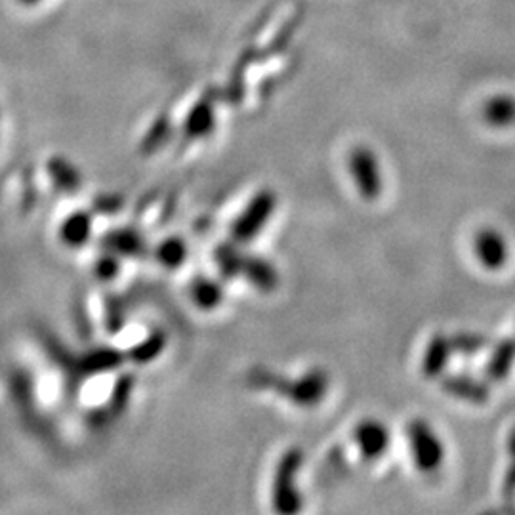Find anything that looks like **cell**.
<instances>
[{
	"label": "cell",
	"mask_w": 515,
	"mask_h": 515,
	"mask_svg": "<svg viewBox=\"0 0 515 515\" xmlns=\"http://www.w3.org/2000/svg\"><path fill=\"white\" fill-rule=\"evenodd\" d=\"M409 445L414 464L422 472H435L445 460V445L432 426L424 420L409 424Z\"/></svg>",
	"instance_id": "obj_1"
},
{
	"label": "cell",
	"mask_w": 515,
	"mask_h": 515,
	"mask_svg": "<svg viewBox=\"0 0 515 515\" xmlns=\"http://www.w3.org/2000/svg\"><path fill=\"white\" fill-rule=\"evenodd\" d=\"M302 464V453L298 449L289 451L279 462L275 481H273V502L283 514L300 510V495L296 491V474Z\"/></svg>",
	"instance_id": "obj_2"
},
{
	"label": "cell",
	"mask_w": 515,
	"mask_h": 515,
	"mask_svg": "<svg viewBox=\"0 0 515 515\" xmlns=\"http://www.w3.org/2000/svg\"><path fill=\"white\" fill-rule=\"evenodd\" d=\"M472 250H474L475 260L483 268H504L506 262L510 260V243L495 227L479 229L472 241Z\"/></svg>",
	"instance_id": "obj_3"
},
{
	"label": "cell",
	"mask_w": 515,
	"mask_h": 515,
	"mask_svg": "<svg viewBox=\"0 0 515 515\" xmlns=\"http://www.w3.org/2000/svg\"><path fill=\"white\" fill-rule=\"evenodd\" d=\"M350 170L353 180L365 199H376L382 191V176L378 159L367 147H357L350 155Z\"/></svg>",
	"instance_id": "obj_4"
},
{
	"label": "cell",
	"mask_w": 515,
	"mask_h": 515,
	"mask_svg": "<svg viewBox=\"0 0 515 515\" xmlns=\"http://www.w3.org/2000/svg\"><path fill=\"white\" fill-rule=\"evenodd\" d=\"M273 208H275V195L271 191L258 193L247 210L235 222L233 237L241 243L250 241L256 233H260L262 227L266 226L269 216L273 214Z\"/></svg>",
	"instance_id": "obj_5"
},
{
	"label": "cell",
	"mask_w": 515,
	"mask_h": 515,
	"mask_svg": "<svg viewBox=\"0 0 515 515\" xmlns=\"http://www.w3.org/2000/svg\"><path fill=\"white\" fill-rule=\"evenodd\" d=\"M355 441L365 458H380L390 447V432L382 422L367 420L355 430Z\"/></svg>",
	"instance_id": "obj_6"
},
{
	"label": "cell",
	"mask_w": 515,
	"mask_h": 515,
	"mask_svg": "<svg viewBox=\"0 0 515 515\" xmlns=\"http://www.w3.org/2000/svg\"><path fill=\"white\" fill-rule=\"evenodd\" d=\"M483 121L493 128H512L515 124V96L496 94L491 96L483 109Z\"/></svg>",
	"instance_id": "obj_7"
},
{
	"label": "cell",
	"mask_w": 515,
	"mask_h": 515,
	"mask_svg": "<svg viewBox=\"0 0 515 515\" xmlns=\"http://www.w3.org/2000/svg\"><path fill=\"white\" fill-rule=\"evenodd\" d=\"M325 390H327V376L323 372H311L300 382L290 386L289 395L292 401L300 405H313L323 397Z\"/></svg>",
	"instance_id": "obj_8"
},
{
	"label": "cell",
	"mask_w": 515,
	"mask_h": 515,
	"mask_svg": "<svg viewBox=\"0 0 515 515\" xmlns=\"http://www.w3.org/2000/svg\"><path fill=\"white\" fill-rule=\"evenodd\" d=\"M214 128V109L208 102H199L189 113L186 121V132L189 138L206 136Z\"/></svg>",
	"instance_id": "obj_9"
},
{
	"label": "cell",
	"mask_w": 515,
	"mask_h": 515,
	"mask_svg": "<svg viewBox=\"0 0 515 515\" xmlns=\"http://www.w3.org/2000/svg\"><path fill=\"white\" fill-rule=\"evenodd\" d=\"M62 241L69 247H81L90 235V218L86 214H73L62 226Z\"/></svg>",
	"instance_id": "obj_10"
},
{
	"label": "cell",
	"mask_w": 515,
	"mask_h": 515,
	"mask_svg": "<svg viewBox=\"0 0 515 515\" xmlns=\"http://www.w3.org/2000/svg\"><path fill=\"white\" fill-rule=\"evenodd\" d=\"M241 269H245L248 279L262 290H271L277 285V273L266 262L248 258V262L241 264Z\"/></svg>",
	"instance_id": "obj_11"
},
{
	"label": "cell",
	"mask_w": 515,
	"mask_h": 515,
	"mask_svg": "<svg viewBox=\"0 0 515 515\" xmlns=\"http://www.w3.org/2000/svg\"><path fill=\"white\" fill-rule=\"evenodd\" d=\"M193 298H195L197 306H201V308H214V306H218L220 300H222V290H220V287H218L216 283L203 279V281H197V283H195V287H193Z\"/></svg>",
	"instance_id": "obj_12"
},
{
	"label": "cell",
	"mask_w": 515,
	"mask_h": 515,
	"mask_svg": "<svg viewBox=\"0 0 515 515\" xmlns=\"http://www.w3.org/2000/svg\"><path fill=\"white\" fill-rule=\"evenodd\" d=\"M48 170H50V174L54 176L56 186L67 189V191H71V189H75V187L79 186V176H77L75 168L69 165V163L62 161V159H54V161L48 165Z\"/></svg>",
	"instance_id": "obj_13"
},
{
	"label": "cell",
	"mask_w": 515,
	"mask_h": 515,
	"mask_svg": "<svg viewBox=\"0 0 515 515\" xmlns=\"http://www.w3.org/2000/svg\"><path fill=\"white\" fill-rule=\"evenodd\" d=\"M184 258H186V245L180 239H168L159 248V260L168 268L180 266Z\"/></svg>",
	"instance_id": "obj_14"
},
{
	"label": "cell",
	"mask_w": 515,
	"mask_h": 515,
	"mask_svg": "<svg viewBox=\"0 0 515 515\" xmlns=\"http://www.w3.org/2000/svg\"><path fill=\"white\" fill-rule=\"evenodd\" d=\"M119 361H121V357L115 351H96V353L88 355L83 367L86 371H102V369L117 367Z\"/></svg>",
	"instance_id": "obj_15"
},
{
	"label": "cell",
	"mask_w": 515,
	"mask_h": 515,
	"mask_svg": "<svg viewBox=\"0 0 515 515\" xmlns=\"http://www.w3.org/2000/svg\"><path fill=\"white\" fill-rule=\"evenodd\" d=\"M445 353H447L445 342H441L439 338L433 340L432 346L428 348V353H426V357H424V369H426V372L435 374V372L439 371V369H441L439 355H445Z\"/></svg>",
	"instance_id": "obj_16"
},
{
	"label": "cell",
	"mask_w": 515,
	"mask_h": 515,
	"mask_svg": "<svg viewBox=\"0 0 515 515\" xmlns=\"http://www.w3.org/2000/svg\"><path fill=\"white\" fill-rule=\"evenodd\" d=\"M111 247L121 250V252H136L140 248V241L134 233L130 231H123V233H117L113 235L111 239Z\"/></svg>",
	"instance_id": "obj_17"
},
{
	"label": "cell",
	"mask_w": 515,
	"mask_h": 515,
	"mask_svg": "<svg viewBox=\"0 0 515 515\" xmlns=\"http://www.w3.org/2000/svg\"><path fill=\"white\" fill-rule=\"evenodd\" d=\"M161 350H163V338L153 336L149 342H145L144 346H140V350L136 351V359L138 361H149L155 355H159Z\"/></svg>",
	"instance_id": "obj_18"
},
{
	"label": "cell",
	"mask_w": 515,
	"mask_h": 515,
	"mask_svg": "<svg viewBox=\"0 0 515 515\" xmlns=\"http://www.w3.org/2000/svg\"><path fill=\"white\" fill-rule=\"evenodd\" d=\"M18 2L23 4V6H35V4H39L42 0H18Z\"/></svg>",
	"instance_id": "obj_19"
}]
</instances>
